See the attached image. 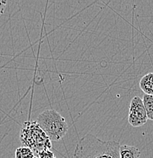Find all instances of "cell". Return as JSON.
<instances>
[{"label":"cell","mask_w":153,"mask_h":158,"mask_svg":"<svg viewBox=\"0 0 153 158\" xmlns=\"http://www.w3.org/2000/svg\"><path fill=\"white\" fill-rule=\"evenodd\" d=\"M121 144L115 141H103L91 134L83 136L73 153V158H121Z\"/></svg>","instance_id":"obj_1"},{"label":"cell","mask_w":153,"mask_h":158,"mask_svg":"<svg viewBox=\"0 0 153 158\" xmlns=\"http://www.w3.org/2000/svg\"><path fill=\"white\" fill-rule=\"evenodd\" d=\"M21 142L24 147L30 148L36 154L40 151L52 148L51 141L40 127L37 121H26L20 132Z\"/></svg>","instance_id":"obj_2"},{"label":"cell","mask_w":153,"mask_h":158,"mask_svg":"<svg viewBox=\"0 0 153 158\" xmlns=\"http://www.w3.org/2000/svg\"><path fill=\"white\" fill-rule=\"evenodd\" d=\"M37 123L50 141H60L69 129L65 118L55 110H47L37 118Z\"/></svg>","instance_id":"obj_3"},{"label":"cell","mask_w":153,"mask_h":158,"mask_svg":"<svg viewBox=\"0 0 153 158\" xmlns=\"http://www.w3.org/2000/svg\"><path fill=\"white\" fill-rule=\"evenodd\" d=\"M149 119L142 99L139 97H134L130 104L128 122L133 127H141L147 123Z\"/></svg>","instance_id":"obj_4"},{"label":"cell","mask_w":153,"mask_h":158,"mask_svg":"<svg viewBox=\"0 0 153 158\" xmlns=\"http://www.w3.org/2000/svg\"><path fill=\"white\" fill-rule=\"evenodd\" d=\"M139 87L145 94L153 95V72L147 73L141 78Z\"/></svg>","instance_id":"obj_5"},{"label":"cell","mask_w":153,"mask_h":158,"mask_svg":"<svg viewBox=\"0 0 153 158\" xmlns=\"http://www.w3.org/2000/svg\"><path fill=\"white\" fill-rule=\"evenodd\" d=\"M141 152L134 146L121 145L120 157L121 158H139Z\"/></svg>","instance_id":"obj_6"},{"label":"cell","mask_w":153,"mask_h":158,"mask_svg":"<svg viewBox=\"0 0 153 158\" xmlns=\"http://www.w3.org/2000/svg\"><path fill=\"white\" fill-rule=\"evenodd\" d=\"M142 101L147 113L148 118L153 120V95L145 94L143 96Z\"/></svg>","instance_id":"obj_7"},{"label":"cell","mask_w":153,"mask_h":158,"mask_svg":"<svg viewBox=\"0 0 153 158\" xmlns=\"http://www.w3.org/2000/svg\"><path fill=\"white\" fill-rule=\"evenodd\" d=\"M35 154L30 148L27 147L18 148L15 151V158H34Z\"/></svg>","instance_id":"obj_8"},{"label":"cell","mask_w":153,"mask_h":158,"mask_svg":"<svg viewBox=\"0 0 153 158\" xmlns=\"http://www.w3.org/2000/svg\"><path fill=\"white\" fill-rule=\"evenodd\" d=\"M38 158H57L56 156L54 155L53 153L50 151V150L46 149L44 151H40L37 156Z\"/></svg>","instance_id":"obj_9"},{"label":"cell","mask_w":153,"mask_h":158,"mask_svg":"<svg viewBox=\"0 0 153 158\" xmlns=\"http://www.w3.org/2000/svg\"><path fill=\"white\" fill-rule=\"evenodd\" d=\"M6 5H7V1L0 0V17H1L2 15L4 13V11L6 7Z\"/></svg>","instance_id":"obj_10"},{"label":"cell","mask_w":153,"mask_h":158,"mask_svg":"<svg viewBox=\"0 0 153 158\" xmlns=\"http://www.w3.org/2000/svg\"><path fill=\"white\" fill-rule=\"evenodd\" d=\"M34 158H38V157H35Z\"/></svg>","instance_id":"obj_11"}]
</instances>
